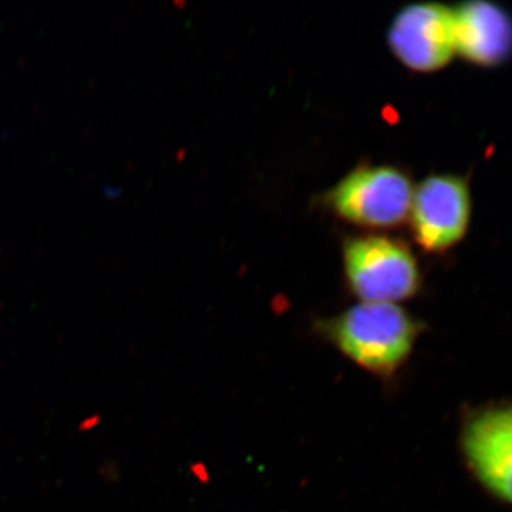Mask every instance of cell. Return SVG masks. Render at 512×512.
<instances>
[{"label":"cell","instance_id":"cell-4","mask_svg":"<svg viewBox=\"0 0 512 512\" xmlns=\"http://www.w3.org/2000/svg\"><path fill=\"white\" fill-rule=\"evenodd\" d=\"M460 447L478 484L512 507V400L483 404L468 414Z\"/></svg>","mask_w":512,"mask_h":512},{"label":"cell","instance_id":"cell-1","mask_svg":"<svg viewBox=\"0 0 512 512\" xmlns=\"http://www.w3.org/2000/svg\"><path fill=\"white\" fill-rule=\"evenodd\" d=\"M326 332L353 363L384 376L409 359L420 326L397 303L360 302L330 320Z\"/></svg>","mask_w":512,"mask_h":512},{"label":"cell","instance_id":"cell-2","mask_svg":"<svg viewBox=\"0 0 512 512\" xmlns=\"http://www.w3.org/2000/svg\"><path fill=\"white\" fill-rule=\"evenodd\" d=\"M346 278L362 302L399 303L416 295L420 269L402 241L367 235L350 239L343 249Z\"/></svg>","mask_w":512,"mask_h":512},{"label":"cell","instance_id":"cell-6","mask_svg":"<svg viewBox=\"0 0 512 512\" xmlns=\"http://www.w3.org/2000/svg\"><path fill=\"white\" fill-rule=\"evenodd\" d=\"M389 45L409 69L423 73L443 69L456 53L453 10L439 3L407 6L390 26Z\"/></svg>","mask_w":512,"mask_h":512},{"label":"cell","instance_id":"cell-7","mask_svg":"<svg viewBox=\"0 0 512 512\" xmlns=\"http://www.w3.org/2000/svg\"><path fill=\"white\" fill-rule=\"evenodd\" d=\"M454 13L456 52L483 67L500 66L512 56V18L494 3H463Z\"/></svg>","mask_w":512,"mask_h":512},{"label":"cell","instance_id":"cell-3","mask_svg":"<svg viewBox=\"0 0 512 512\" xmlns=\"http://www.w3.org/2000/svg\"><path fill=\"white\" fill-rule=\"evenodd\" d=\"M414 188L397 168L363 165L346 175L329 195L343 220L367 228H390L409 218Z\"/></svg>","mask_w":512,"mask_h":512},{"label":"cell","instance_id":"cell-5","mask_svg":"<svg viewBox=\"0 0 512 512\" xmlns=\"http://www.w3.org/2000/svg\"><path fill=\"white\" fill-rule=\"evenodd\" d=\"M410 221L417 244L427 252H444L466 235L471 195L457 175H431L414 190Z\"/></svg>","mask_w":512,"mask_h":512}]
</instances>
